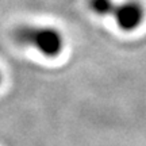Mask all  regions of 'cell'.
I'll return each instance as SVG.
<instances>
[{"mask_svg":"<svg viewBox=\"0 0 146 146\" xmlns=\"http://www.w3.org/2000/svg\"><path fill=\"white\" fill-rule=\"evenodd\" d=\"M89 10L102 16H112L123 31H133L142 25L145 19V8L137 0L115 3L114 0H88Z\"/></svg>","mask_w":146,"mask_h":146,"instance_id":"1","label":"cell"},{"mask_svg":"<svg viewBox=\"0 0 146 146\" xmlns=\"http://www.w3.org/2000/svg\"><path fill=\"white\" fill-rule=\"evenodd\" d=\"M12 36L19 45L34 47L46 57H57L64 49V36L54 27L23 25L12 31Z\"/></svg>","mask_w":146,"mask_h":146,"instance_id":"2","label":"cell"},{"mask_svg":"<svg viewBox=\"0 0 146 146\" xmlns=\"http://www.w3.org/2000/svg\"><path fill=\"white\" fill-rule=\"evenodd\" d=\"M0 81H1V74H0Z\"/></svg>","mask_w":146,"mask_h":146,"instance_id":"3","label":"cell"}]
</instances>
